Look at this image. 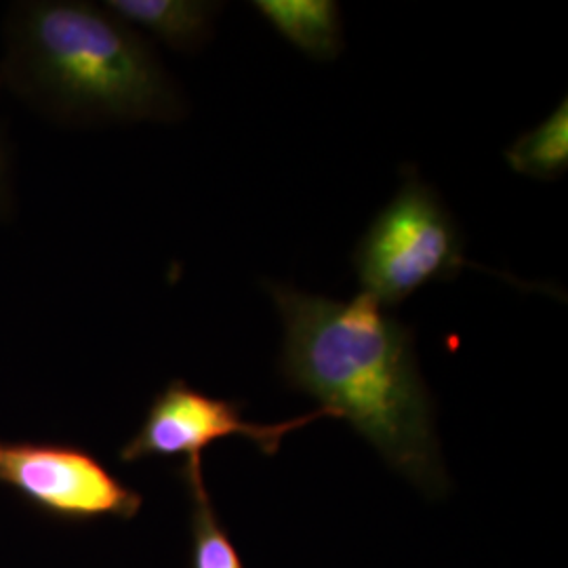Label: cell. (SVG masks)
I'll list each match as a JSON object with an SVG mask.
<instances>
[{"mask_svg":"<svg viewBox=\"0 0 568 568\" xmlns=\"http://www.w3.org/2000/svg\"><path fill=\"white\" fill-rule=\"evenodd\" d=\"M265 286L283 318L278 368L286 386L345 419L424 493H445L434 403L413 331L365 293L339 302L288 284Z\"/></svg>","mask_w":568,"mask_h":568,"instance_id":"obj_1","label":"cell"},{"mask_svg":"<svg viewBox=\"0 0 568 568\" xmlns=\"http://www.w3.org/2000/svg\"><path fill=\"white\" fill-rule=\"evenodd\" d=\"M2 41V87L47 121L84 129L187 114L182 89L150 42L103 4L16 2Z\"/></svg>","mask_w":568,"mask_h":568,"instance_id":"obj_2","label":"cell"},{"mask_svg":"<svg viewBox=\"0 0 568 568\" xmlns=\"http://www.w3.org/2000/svg\"><path fill=\"white\" fill-rule=\"evenodd\" d=\"M363 293L382 307L400 305L427 284L450 281L466 265L453 215L413 169L354 251Z\"/></svg>","mask_w":568,"mask_h":568,"instance_id":"obj_3","label":"cell"},{"mask_svg":"<svg viewBox=\"0 0 568 568\" xmlns=\"http://www.w3.org/2000/svg\"><path fill=\"white\" fill-rule=\"evenodd\" d=\"M244 405L209 396L183 379H173L148 406L142 426L121 448L122 464H135L150 457H185L182 476L203 474V453L217 440L243 436L255 443L264 455L274 457L284 436L307 426L325 410L278 424H253L243 417Z\"/></svg>","mask_w":568,"mask_h":568,"instance_id":"obj_4","label":"cell"},{"mask_svg":"<svg viewBox=\"0 0 568 568\" xmlns=\"http://www.w3.org/2000/svg\"><path fill=\"white\" fill-rule=\"evenodd\" d=\"M0 485L63 520H131L143 497L87 448L0 440Z\"/></svg>","mask_w":568,"mask_h":568,"instance_id":"obj_5","label":"cell"},{"mask_svg":"<svg viewBox=\"0 0 568 568\" xmlns=\"http://www.w3.org/2000/svg\"><path fill=\"white\" fill-rule=\"evenodd\" d=\"M103 7L119 20L148 32L175 51H196L213 34L220 2L204 0H105Z\"/></svg>","mask_w":568,"mask_h":568,"instance_id":"obj_6","label":"cell"},{"mask_svg":"<svg viewBox=\"0 0 568 568\" xmlns=\"http://www.w3.org/2000/svg\"><path fill=\"white\" fill-rule=\"evenodd\" d=\"M253 7L312 60H335L344 49L342 11L333 0H257Z\"/></svg>","mask_w":568,"mask_h":568,"instance_id":"obj_7","label":"cell"},{"mask_svg":"<svg viewBox=\"0 0 568 568\" xmlns=\"http://www.w3.org/2000/svg\"><path fill=\"white\" fill-rule=\"evenodd\" d=\"M509 166L532 180L554 182L568 169V100L549 114L546 121L523 133L506 152Z\"/></svg>","mask_w":568,"mask_h":568,"instance_id":"obj_8","label":"cell"},{"mask_svg":"<svg viewBox=\"0 0 568 568\" xmlns=\"http://www.w3.org/2000/svg\"><path fill=\"white\" fill-rule=\"evenodd\" d=\"M192 499V568H244L227 528L220 523L201 476H182Z\"/></svg>","mask_w":568,"mask_h":568,"instance_id":"obj_9","label":"cell"},{"mask_svg":"<svg viewBox=\"0 0 568 568\" xmlns=\"http://www.w3.org/2000/svg\"><path fill=\"white\" fill-rule=\"evenodd\" d=\"M9 194H11V150L4 138V131L0 129V215L7 209Z\"/></svg>","mask_w":568,"mask_h":568,"instance_id":"obj_10","label":"cell"},{"mask_svg":"<svg viewBox=\"0 0 568 568\" xmlns=\"http://www.w3.org/2000/svg\"><path fill=\"white\" fill-rule=\"evenodd\" d=\"M0 89H2V79H0Z\"/></svg>","mask_w":568,"mask_h":568,"instance_id":"obj_11","label":"cell"}]
</instances>
